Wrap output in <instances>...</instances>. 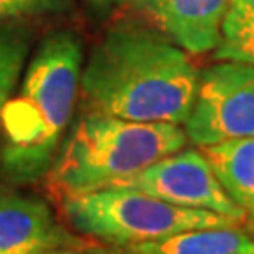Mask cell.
<instances>
[{"instance_id":"obj_1","label":"cell","mask_w":254,"mask_h":254,"mask_svg":"<svg viewBox=\"0 0 254 254\" xmlns=\"http://www.w3.org/2000/svg\"><path fill=\"white\" fill-rule=\"evenodd\" d=\"M200 70L154 27L121 19L92 46L81 70L85 109L136 123L183 125Z\"/></svg>"},{"instance_id":"obj_9","label":"cell","mask_w":254,"mask_h":254,"mask_svg":"<svg viewBox=\"0 0 254 254\" xmlns=\"http://www.w3.org/2000/svg\"><path fill=\"white\" fill-rule=\"evenodd\" d=\"M89 254H254V237L241 226L198 228L130 245L87 241Z\"/></svg>"},{"instance_id":"obj_15","label":"cell","mask_w":254,"mask_h":254,"mask_svg":"<svg viewBox=\"0 0 254 254\" xmlns=\"http://www.w3.org/2000/svg\"><path fill=\"white\" fill-rule=\"evenodd\" d=\"M32 254H89L87 253V241L85 239H77L73 243H64V245H53L40 249Z\"/></svg>"},{"instance_id":"obj_2","label":"cell","mask_w":254,"mask_h":254,"mask_svg":"<svg viewBox=\"0 0 254 254\" xmlns=\"http://www.w3.org/2000/svg\"><path fill=\"white\" fill-rule=\"evenodd\" d=\"M83 63V42L73 30L47 34L32 53L0 121V173L8 183L47 177L72 121Z\"/></svg>"},{"instance_id":"obj_12","label":"cell","mask_w":254,"mask_h":254,"mask_svg":"<svg viewBox=\"0 0 254 254\" xmlns=\"http://www.w3.org/2000/svg\"><path fill=\"white\" fill-rule=\"evenodd\" d=\"M32 34L17 21H0V121L30 51Z\"/></svg>"},{"instance_id":"obj_3","label":"cell","mask_w":254,"mask_h":254,"mask_svg":"<svg viewBox=\"0 0 254 254\" xmlns=\"http://www.w3.org/2000/svg\"><path fill=\"white\" fill-rule=\"evenodd\" d=\"M187 143L181 125L136 123L85 109L57 153L47 189L57 201L104 190Z\"/></svg>"},{"instance_id":"obj_6","label":"cell","mask_w":254,"mask_h":254,"mask_svg":"<svg viewBox=\"0 0 254 254\" xmlns=\"http://www.w3.org/2000/svg\"><path fill=\"white\" fill-rule=\"evenodd\" d=\"M111 187L134 189L179 207L217 213L237 222L247 220L243 209L228 196L205 154L198 149L183 147Z\"/></svg>"},{"instance_id":"obj_5","label":"cell","mask_w":254,"mask_h":254,"mask_svg":"<svg viewBox=\"0 0 254 254\" xmlns=\"http://www.w3.org/2000/svg\"><path fill=\"white\" fill-rule=\"evenodd\" d=\"M187 137L209 147L254 136V64L218 61L200 72Z\"/></svg>"},{"instance_id":"obj_11","label":"cell","mask_w":254,"mask_h":254,"mask_svg":"<svg viewBox=\"0 0 254 254\" xmlns=\"http://www.w3.org/2000/svg\"><path fill=\"white\" fill-rule=\"evenodd\" d=\"M215 57L217 61L254 64V0L228 2Z\"/></svg>"},{"instance_id":"obj_13","label":"cell","mask_w":254,"mask_h":254,"mask_svg":"<svg viewBox=\"0 0 254 254\" xmlns=\"http://www.w3.org/2000/svg\"><path fill=\"white\" fill-rule=\"evenodd\" d=\"M75 0H0V21L57 17L73 11Z\"/></svg>"},{"instance_id":"obj_4","label":"cell","mask_w":254,"mask_h":254,"mask_svg":"<svg viewBox=\"0 0 254 254\" xmlns=\"http://www.w3.org/2000/svg\"><path fill=\"white\" fill-rule=\"evenodd\" d=\"M73 232L100 245H130L198 228L239 226L234 218L185 209L134 189L109 187L57 201Z\"/></svg>"},{"instance_id":"obj_8","label":"cell","mask_w":254,"mask_h":254,"mask_svg":"<svg viewBox=\"0 0 254 254\" xmlns=\"http://www.w3.org/2000/svg\"><path fill=\"white\" fill-rule=\"evenodd\" d=\"M46 200L25 192H0V254H32L53 245L73 243Z\"/></svg>"},{"instance_id":"obj_10","label":"cell","mask_w":254,"mask_h":254,"mask_svg":"<svg viewBox=\"0 0 254 254\" xmlns=\"http://www.w3.org/2000/svg\"><path fill=\"white\" fill-rule=\"evenodd\" d=\"M228 196L254 220V136L201 147Z\"/></svg>"},{"instance_id":"obj_14","label":"cell","mask_w":254,"mask_h":254,"mask_svg":"<svg viewBox=\"0 0 254 254\" xmlns=\"http://www.w3.org/2000/svg\"><path fill=\"white\" fill-rule=\"evenodd\" d=\"M132 0H85V4L89 6L94 17H108L111 15L115 9H119L121 6H125Z\"/></svg>"},{"instance_id":"obj_7","label":"cell","mask_w":254,"mask_h":254,"mask_svg":"<svg viewBox=\"0 0 254 254\" xmlns=\"http://www.w3.org/2000/svg\"><path fill=\"white\" fill-rule=\"evenodd\" d=\"M230 0H132L134 8L190 55L215 51Z\"/></svg>"}]
</instances>
